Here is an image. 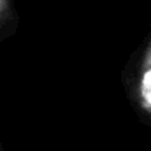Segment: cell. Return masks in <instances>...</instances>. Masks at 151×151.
Listing matches in <instances>:
<instances>
[{"label": "cell", "instance_id": "cell-1", "mask_svg": "<svg viewBox=\"0 0 151 151\" xmlns=\"http://www.w3.org/2000/svg\"><path fill=\"white\" fill-rule=\"evenodd\" d=\"M137 99L141 107L151 114V40L144 51V58L141 63V72L137 81Z\"/></svg>", "mask_w": 151, "mask_h": 151}]
</instances>
